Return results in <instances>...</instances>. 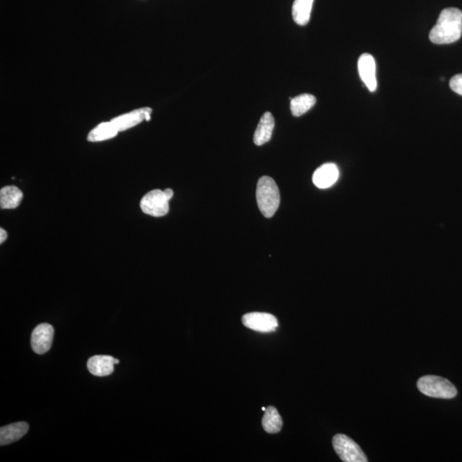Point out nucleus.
I'll use <instances>...</instances> for the list:
<instances>
[{"label": "nucleus", "mask_w": 462, "mask_h": 462, "mask_svg": "<svg viewBox=\"0 0 462 462\" xmlns=\"http://www.w3.org/2000/svg\"><path fill=\"white\" fill-rule=\"evenodd\" d=\"M266 407H262L263 411H266Z\"/></svg>", "instance_id": "obj_21"}, {"label": "nucleus", "mask_w": 462, "mask_h": 462, "mask_svg": "<svg viewBox=\"0 0 462 462\" xmlns=\"http://www.w3.org/2000/svg\"><path fill=\"white\" fill-rule=\"evenodd\" d=\"M275 120L271 112H266L262 116L254 132V142L255 145L262 146L269 142L273 137Z\"/></svg>", "instance_id": "obj_12"}, {"label": "nucleus", "mask_w": 462, "mask_h": 462, "mask_svg": "<svg viewBox=\"0 0 462 462\" xmlns=\"http://www.w3.org/2000/svg\"><path fill=\"white\" fill-rule=\"evenodd\" d=\"M28 423L18 422L13 424L2 426L0 429V445H7L21 440L28 433Z\"/></svg>", "instance_id": "obj_13"}, {"label": "nucleus", "mask_w": 462, "mask_h": 462, "mask_svg": "<svg viewBox=\"0 0 462 462\" xmlns=\"http://www.w3.org/2000/svg\"><path fill=\"white\" fill-rule=\"evenodd\" d=\"M256 199L260 212L266 217H273L280 205V193L273 178L264 176L258 182Z\"/></svg>", "instance_id": "obj_2"}, {"label": "nucleus", "mask_w": 462, "mask_h": 462, "mask_svg": "<svg viewBox=\"0 0 462 462\" xmlns=\"http://www.w3.org/2000/svg\"><path fill=\"white\" fill-rule=\"evenodd\" d=\"M316 104L315 96L304 94L290 100V110L294 116H301L308 112Z\"/></svg>", "instance_id": "obj_18"}, {"label": "nucleus", "mask_w": 462, "mask_h": 462, "mask_svg": "<svg viewBox=\"0 0 462 462\" xmlns=\"http://www.w3.org/2000/svg\"><path fill=\"white\" fill-rule=\"evenodd\" d=\"M262 426L268 433H278L283 426L281 415L276 407L269 406L266 407L265 414L262 419Z\"/></svg>", "instance_id": "obj_17"}, {"label": "nucleus", "mask_w": 462, "mask_h": 462, "mask_svg": "<svg viewBox=\"0 0 462 462\" xmlns=\"http://www.w3.org/2000/svg\"><path fill=\"white\" fill-rule=\"evenodd\" d=\"M118 131L116 129L114 123L104 122L97 125L88 135V141L91 142H100L114 138Z\"/></svg>", "instance_id": "obj_16"}, {"label": "nucleus", "mask_w": 462, "mask_h": 462, "mask_svg": "<svg viewBox=\"0 0 462 462\" xmlns=\"http://www.w3.org/2000/svg\"><path fill=\"white\" fill-rule=\"evenodd\" d=\"M417 387L427 397L440 399H451L456 397L457 390L448 379L440 376L426 375L421 376Z\"/></svg>", "instance_id": "obj_3"}, {"label": "nucleus", "mask_w": 462, "mask_h": 462, "mask_svg": "<svg viewBox=\"0 0 462 462\" xmlns=\"http://www.w3.org/2000/svg\"><path fill=\"white\" fill-rule=\"evenodd\" d=\"M449 86L454 92L462 96V74L454 76L450 80Z\"/></svg>", "instance_id": "obj_19"}, {"label": "nucleus", "mask_w": 462, "mask_h": 462, "mask_svg": "<svg viewBox=\"0 0 462 462\" xmlns=\"http://www.w3.org/2000/svg\"><path fill=\"white\" fill-rule=\"evenodd\" d=\"M170 198L165 191L161 189H154L142 198L140 207L142 211L147 215L153 217L165 216L170 210Z\"/></svg>", "instance_id": "obj_5"}, {"label": "nucleus", "mask_w": 462, "mask_h": 462, "mask_svg": "<svg viewBox=\"0 0 462 462\" xmlns=\"http://www.w3.org/2000/svg\"><path fill=\"white\" fill-rule=\"evenodd\" d=\"M243 324L253 331L268 333L276 331L278 321L273 314L250 313L243 317Z\"/></svg>", "instance_id": "obj_6"}, {"label": "nucleus", "mask_w": 462, "mask_h": 462, "mask_svg": "<svg viewBox=\"0 0 462 462\" xmlns=\"http://www.w3.org/2000/svg\"><path fill=\"white\" fill-rule=\"evenodd\" d=\"M152 112V109L149 107L137 109V110L132 111L129 114L116 116V118L111 119V122L114 123L118 132L125 131L138 125L144 120L150 121Z\"/></svg>", "instance_id": "obj_8"}, {"label": "nucleus", "mask_w": 462, "mask_h": 462, "mask_svg": "<svg viewBox=\"0 0 462 462\" xmlns=\"http://www.w3.org/2000/svg\"><path fill=\"white\" fill-rule=\"evenodd\" d=\"M462 34V13L457 8L442 11L437 25L430 30V41L434 44H451L460 40Z\"/></svg>", "instance_id": "obj_1"}, {"label": "nucleus", "mask_w": 462, "mask_h": 462, "mask_svg": "<svg viewBox=\"0 0 462 462\" xmlns=\"http://www.w3.org/2000/svg\"><path fill=\"white\" fill-rule=\"evenodd\" d=\"M314 0H294L292 7L294 21L298 25L305 26L310 21Z\"/></svg>", "instance_id": "obj_15"}, {"label": "nucleus", "mask_w": 462, "mask_h": 462, "mask_svg": "<svg viewBox=\"0 0 462 462\" xmlns=\"http://www.w3.org/2000/svg\"><path fill=\"white\" fill-rule=\"evenodd\" d=\"M358 69L360 79L366 85L368 90L375 92L378 83H376L374 57L369 53L362 54L358 60Z\"/></svg>", "instance_id": "obj_9"}, {"label": "nucleus", "mask_w": 462, "mask_h": 462, "mask_svg": "<svg viewBox=\"0 0 462 462\" xmlns=\"http://www.w3.org/2000/svg\"><path fill=\"white\" fill-rule=\"evenodd\" d=\"M120 361L110 355H95L88 361V369L93 375L107 376L114 372V365Z\"/></svg>", "instance_id": "obj_11"}, {"label": "nucleus", "mask_w": 462, "mask_h": 462, "mask_svg": "<svg viewBox=\"0 0 462 462\" xmlns=\"http://www.w3.org/2000/svg\"><path fill=\"white\" fill-rule=\"evenodd\" d=\"M332 445L337 456L344 462H367L368 461L360 446L346 435H336L333 437Z\"/></svg>", "instance_id": "obj_4"}, {"label": "nucleus", "mask_w": 462, "mask_h": 462, "mask_svg": "<svg viewBox=\"0 0 462 462\" xmlns=\"http://www.w3.org/2000/svg\"><path fill=\"white\" fill-rule=\"evenodd\" d=\"M23 193L15 186H6L0 191V205L2 209H15L20 205Z\"/></svg>", "instance_id": "obj_14"}, {"label": "nucleus", "mask_w": 462, "mask_h": 462, "mask_svg": "<svg viewBox=\"0 0 462 462\" xmlns=\"http://www.w3.org/2000/svg\"><path fill=\"white\" fill-rule=\"evenodd\" d=\"M54 337L53 326L49 324H41L34 328L31 336V346L34 353L44 355L50 351Z\"/></svg>", "instance_id": "obj_7"}, {"label": "nucleus", "mask_w": 462, "mask_h": 462, "mask_svg": "<svg viewBox=\"0 0 462 462\" xmlns=\"http://www.w3.org/2000/svg\"><path fill=\"white\" fill-rule=\"evenodd\" d=\"M339 178V169L333 163H327L318 167L313 173V182L317 188L325 189L331 188Z\"/></svg>", "instance_id": "obj_10"}, {"label": "nucleus", "mask_w": 462, "mask_h": 462, "mask_svg": "<svg viewBox=\"0 0 462 462\" xmlns=\"http://www.w3.org/2000/svg\"><path fill=\"white\" fill-rule=\"evenodd\" d=\"M7 238V233L3 229H0V243H3Z\"/></svg>", "instance_id": "obj_20"}]
</instances>
